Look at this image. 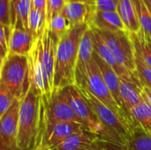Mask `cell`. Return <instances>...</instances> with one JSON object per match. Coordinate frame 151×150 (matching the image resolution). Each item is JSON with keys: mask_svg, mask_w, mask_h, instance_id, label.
<instances>
[{"mask_svg": "<svg viewBox=\"0 0 151 150\" xmlns=\"http://www.w3.org/2000/svg\"><path fill=\"white\" fill-rule=\"evenodd\" d=\"M44 134L43 98L30 86L20 99L17 146L21 150H36L42 144Z\"/></svg>", "mask_w": 151, "mask_h": 150, "instance_id": "cell-1", "label": "cell"}, {"mask_svg": "<svg viewBox=\"0 0 151 150\" xmlns=\"http://www.w3.org/2000/svg\"><path fill=\"white\" fill-rule=\"evenodd\" d=\"M88 28V24L73 26L59 39L56 53L52 94L75 84V66L79 49L81 39Z\"/></svg>", "mask_w": 151, "mask_h": 150, "instance_id": "cell-2", "label": "cell"}, {"mask_svg": "<svg viewBox=\"0 0 151 150\" xmlns=\"http://www.w3.org/2000/svg\"><path fill=\"white\" fill-rule=\"evenodd\" d=\"M0 84L4 85L15 98L21 99L30 87L27 57L9 54L1 63Z\"/></svg>", "mask_w": 151, "mask_h": 150, "instance_id": "cell-3", "label": "cell"}, {"mask_svg": "<svg viewBox=\"0 0 151 150\" xmlns=\"http://www.w3.org/2000/svg\"><path fill=\"white\" fill-rule=\"evenodd\" d=\"M79 88L96 116L111 133L112 140L126 145L133 126L127 120L115 113L111 109L104 105L88 90L82 88Z\"/></svg>", "mask_w": 151, "mask_h": 150, "instance_id": "cell-4", "label": "cell"}, {"mask_svg": "<svg viewBox=\"0 0 151 150\" xmlns=\"http://www.w3.org/2000/svg\"><path fill=\"white\" fill-rule=\"evenodd\" d=\"M59 91L72 107L75 114L81 119L88 130L97 134L103 139L113 141L109 131L100 122L88 102L85 100L80 88L75 84L67 86Z\"/></svg>", "mask_w": 151, "mask_h": 150, "instance_id": "cell-5", "label": "cell"}, {"mask_svg": "<svg viewBox=\"0 0 151 150\" xmlns=\"http://www.w3.org/2000/svg\"><path fill=\"white\" fill-rule=\"evenodd\" d=\"M78 88H86L95 97H96L100 102H102L104 105L111 109L115 113H117L119 116H120L124 119L127 120L133 126H135L134 122L128 118V116L124 111V110L115 101L114 97L112 96L110 89L108 88L103 78L101 71L94 57L88 64L85 79H84L82 85Z\"/></svg>", "mask_w": 151, "mask_h": 150, "instance_id": "cell-6", "label": "cell"}, {"mask_svg": "<svg viewBox=\"0 0 151 150\" xmlns=\"http://www.w3.org/2000/svg\"><path fill=\"white\" fill-rule=\"evenodd\" d=\"M96 30V29H94ZM111 49L118 63L132 75L136 74L134 47L127 31L107 32L96 30Z\"/></svg>", "mask_w": 151, "mask_h": 150, "instance_id": "cell-7", "label": "cell"}, {"mask_svg": "<svg viewBox=\"0 0 151 150\" xmlns=\"http://www.w3.org/2000/svg\"><path fill=\"white\" fill-rule=\"evenodd\" d=\"M42 98L44 103L45 134L55 125L61 122H76L84 126L81 119L75 114L59 90L52 94L49 98L44 96Z\"/></svg>", "mask_w": 151, "mask_h": 150, "instance_id": "cell-8", "label": "cell"}, {"mask_svg": "<svg viewBox=\"0 0 151 150\" xmlns=\"http://www.w3.org/2000/svg\"><path fill=\"white\" fill-rule=\"evenodd\" d=\"M58 42L59 37L57 36L53 32H51L48 27H46L42 36L38 38L40 57L45 70L48 85L51 91V94L53 92L55 60Z\"/></svg>", "mask_w": 151, "mask_h": 150, "instance_id": "cell-9", "label": "cell"}, {"mask_svg": "<svg viewBox=\"0 0 151 150\" xmlns=\"http://www.w3.org/2000/svg\"><path fill=\"white\" fill-rule=\"evenodd\" d=\"M20 99L15 98L10 108L0 116V144L8 147L17 146Z\"/></svg>", "mask_w": 151, "mask_h": 150, "instance_id": "cell-10", "label": "cell"}, {"mask_svg": "<svg viewBox=\"0 0 151 150\" xmlns=\"http://www.w3.org/2000/svg\"><path fill=\"white\" fill-rule=\"evenodd\" d=\"M94 57L93 31L88 28L84 34L78 53L77 63L75 66V85L81 87L84 81L88 64Z\"/></svg>", "mask_w": 151, "mask_h": 150, "instance_id": "cell-11", "label": "cell"}, {"mask_svg": "<svg viewBox=\"0 0 151 150\" xmlns=\"http://www.w3.org/2000/svg\"><path fill=\"white\" fill-rule=\"evenodd\" d=\"M142 84L141 83L139 77L135 79L120 78L119 95L122 108L131 120L132 118L130 117V111L142 100Z\"/></svg>", "mask_w": 151, "mask_h": 150, "instance_id": "cell-12", "label": "cell"}, {"mask_svg": "<svg viewBox=\"0 0 151 150\" xmlns=\"http://www.w3.org/2000/svg\"><path fill=\"white\" fill-rule=\"evenodd\" d=\"M96 11V4L73 2L66 3L61 15H63L69 21L72 27L81 24H88L89 26Z\"/></svg>", "mask_w": 151, "mask_h": 150, "instance_id": "cell-13", "label": "cell"}, {"mask_svg": "<svg viewBox=\"0 0 151 150\" xmlns=\"http://www.w3.org/2000/svg\"><path fill=\"white\" fill-rule=\"evenodd\" d=\"M92 31H93V45H94L95 53L101 59H103L105 63H107L109 65H111L115 70L117 74L119 76V78H125V79L138 78L137 73L135 75H132L127 70H126L123 66H121L118 63V61L115 58L111 49L108 47V45L105 43V42L103 40V38L97 33V31H96L94 29H92Z\"/></svg>", "mask_w": 151, "mask_h": 150, "instance_id": "cell-14", "label": "cell"}, {"mask_svg": "<svg viewBox=\"0 0 151 150\" xmlns=\"http://www.w3.org/2000/svg\"><path fill=\"white\" fill-rule=\"evenodd\" d=\"M87 127L76 122H61L55 125L46 134L42 145L46 146L50 149L56 147L71 135L79 133Z\"/></svg>", "mask_w": 151, "mask_h": 150, "instance_id": "cell-15", "label": "cell"}, {"mask_svg": "<svg viewBox=\"0 0 151 150\" xmlns=\"http://www.w3.org/2000/svg\"><path fill=\"white\" fill-rule=\"evenodd\" d=\"M89 28L107 32L127 31L117 11H104L98 10H96L89 24Z\"/></svg>", "mask_w": 151, "mask_h": 150, "instance_id": "cell-16", "label": "cell"}, {"mask_svg": "<svg viewBox=\"0 0 151 150\" xmlns=\"http://www.w3.org/2000/svg\"><path fill=\"white\" fill-rule=\"evenodd\" d=\"M98 138L101 137L88 129H84L71 135L50 150H81L88 149L91 147Z\"/></svg>", "mask_w": 151, "mask_h": 150, "instance_id": "cell-17", "label": "cell"}, {"mask_svg": "<svg viewBox=\"0 0 151 150\" xmlns=\"http://www.w3.org/2000/svg\"><path fill=\"white\" fill-rule=\"evenodd\" d=\"M35 42V39L29 32L20 28H13L10 41L9 54L27 57L33 49Z\"/></svg>", "mask_w": 151, "mask_h": 150, "instance_id": "cell-18", "label": "cell"}, {"mask_svg": "<svg viewBox=\"0 0 151 150\" xmlns=\"http://www.w3.org/2000/svg\"><path fill=\"white\" fill-rule=\"evenodd\" d=\"M94 58L101 71V73L103 75V78L110 89L112 96L114 97L117 103L122 108L121 99L119 95V83H120V78L115 72V70L109 65L107 63H105L103 59H101L94 51ZM123 109V108H122ZM129 118V117H128Z\"/></svg>", "mask_w": 151, "mask_h": 150, "instance_id": "cell-19", "label": "cell"}, {"mask_svg": "<svg viewBox=\"0 0 151 150\" xmlns=\"http://www.w3.org/2000/svg\"><path fill=\"white\" fill-rule=\"evenodd\" d=\"M32 0H12V27L28 32Z\"/></svg>", "mask_w": 151, "mask_h": 150, "instance_id": "cell-20", "label": "cell"}, {"mask_svg": "<svg viewBox=\"0 0 151 150\" xmlns=\"http://www.w3.org/2000/svg\"><path fill=\"white\" fill-rule=\"evenodd\" d=\"M117 12L129 33H138L141 30L140 23L132 0H119Z\"/></svg>", "mask_w": 151, "mask_h": 150, "instance_id": "cell-21", "label": "cell"}, {"mask_svg": "<svg viewBox=\"0 0 151 150\" xmlns=\"http://www.w3.org/2000/svg\"><path fill=\"white\" fill-rule=\"evenodd\" d=\"M134 47L135 56L140 57L151 68V40L142 30L138 33H130Z\"/></svg>", "mask_w": 151, "mask_h": 150, "instance_id": "cell-22", "label": "cell"}, {"mask_svg": "<svg viewBox=\"0 0 151 150\" xmlns=\"http://www.w3.org/2000/svg\"><path fill=\"white\" fill-rule=\"evenodd\" d=\"M130 117L135 126L151 133V106L142 100L130 111Z\"/></svg>", "mask_w": 151, "mask_h": 150, "instance_id": "cell-23", "label": "cell"}, {"mask_svg": "<svg viewBox=\"0 0 151 150\" xmlns=\"http://www.w3.org/2000/svg\"><path fill=\"white\" fill-rule=\"evenodd\" d=\"M126 146L129 150H151V133L139 126H133Z\"/></svg>", "mask_w": 151, "mask_h": 150, "instance_id": "cell-24", "label": "cell"}, {"mask_svg": "<svg viewBox=\"0 0 151 150\" xmlns=\"http://www.w3.org/2000/svg\"><path fill=\"white\" fill-rule=\"evenodd\" d=\"M46 27V15L40 12L32 4L28 18V32L33 36L35 41L42 36Z\"/></svg>", "mask_w": 151, "mask_h": 150, "instance_id": "cell-25", "label": "cell"}, {"mask_svg": "<svg viewBox=\"0 0 151 150\" xmlns=\"http://www.w3.org/2000/svg\"><path fill=\"white\" fill-rule=\"evenodd\" d=\"M135 12L140 23L141 30L151 40V14L146 7L143 0H132Z\"/></svg>", "mask_w": 151, "mask_h": 150, "instance_id": "cell-26", "label": "cell"}, {"mask_svg": "<svg viewBox=\"0 0 151 150\" xmlns=\"http://www.w3.org/2000/svg\"><path fill=\"white\" fill-rule=\"evenodd\" d=\"M47 27L60 39L72 27V26L63 15L59 14L51 19V20L47 24Z\"/></svg>", "mask_w": 151, "mask_h": 150, "instance_id": "cell-27", "label": "cell"}, {"mask_svg": "<svg viewBox=\"0 0 151 150\" xmlns=\"http://www.w3.org/2000/svg\"><path fill=\"white\" fill-rule=\"evenodd\" d=\"M13 31L12 27L0 25V58L1 63L8 57L10 52V41Z\"/></svg>", "mask_w": 151, "mask_h": 150, "instance_id": "cell-28", "label": "cell"}, {"mask_svg": "<svg viewBox=\"0 0 151 150\" xmlns=\"http://www.w3.org/2000/svg\"><path fill=\"white\" fill-rule=\"evenodd\" d=\"M136 73L142 86L151 90V68L149 67L140 57L135 56Z\"/></svg>", "mask_w": 151, "mask_h": 150, "instance_id": "cell-29", "label": "cell"}, {"mask_svg": "<svg viewBox=\"0 0 151 150\" xmlns=\"http://www.w3.org/2000/svg\"><path fill=\"white\" fill-rule=\"evenodd\" d=\"M65 4H66L65 0H47V6H46L47 24L51 20L52 18L61 14Z\"/></svg>", "mask_w": 151, "mask_h": 150, "instance_id": "cell-30", "label": "cell"}, {"mask_svg": "<svg viewBox=\"0 0 151 150\" xmlns=\"http://www.w3.org/2000/svg\"><path fill=\"white\" fill-rule=\"evenodd\" d=\"M0 25L12 27V0H0Z\"/></svg>", "mask_w": 151, "mask_h": 150, "instance_id": "cell-31", "label": "cell"}, {"mask_svg": "<svg viewBox=\"0 0 151 150\" xmlns=\"http://www.w3.org/2000/svg\"><path fill=\"white\" fill-rule=\"evenodd\" d=\"M97 150H129L125 144L98 138L93 144Z\"/></svg>", "mask_w": 151, "mask_h": 150, "instance_id": "cell-32", "label": "cell"}, {"mask_svg": "<svg viewBox=\"0 0 151 150\" xmlns=\"http://www.w3.org/2000/svg\"><path fill=\"white\" fill-rule=\"evenodd\" d=\"M15 97L2 84H0V116L5 113L10 108Z\"/></svg>", "mask_w": 151, "mask_h": 150, "instance_id": "cell-33", "label": "cell"}, {"mask_svg": "<svg viewBox=\"0 0 151 150\" xmlns=\"http://www.w3.org/2000/svg\"><path fill=\"white\" fill-rule=\"evenodd\" d=\"M119 0H96V10L104 11H117Z\"/></svg>", "mask_w": 151, "mask_h": 150, "instance_id": "cell-34", "label": "cell"}, {"mask_svg": "<svg viewBox=\"0 0 151 150\" xmlns=\"http://www.w3.org/2000/svg\"><path fill=\"white\" fill-rule=\"evenodd\" d=\"M32 4L36 10H38L42 14L46 15L47 0H32Z\"/></svg>", "mask_w": 151, "mask_h": 150, "instance_id": "cell-35", "label": "cell"}, {"mask_svg": "<svg viewBox=\"0 0 151 150\" xmlns=\"http://www.w3.org/2000/svg\"><path fill=\"white\" fill-rule=\"evenodd\" d=\"M142 96L145 102H147L151 106V90H150L147 87L142 86Z\"/></svg>", "mask_w": 151, "mask_h": 150, "instance_id": "cell-36", "label": "cell"}, {"mask_svg": "<svg viewBox=\"0 0 151 150\" xmlns=\"http://www.w3.org/2000/svg\"><path fill=\"white\" fill-rule=\"evenodd\" d=\"M66 3H73V2H81V3H88L95 4L96 0H65Z\"/></svg>", "mask_w": 151, "mask_h": 150, "instance_id": "cell-37", "label": "cell"}, {"mask_svg": "<svg viewBox=\"0 0 151 150\" xmlns=\"http://www.w3.org/2000/svg\"><path fill=\"white\" fill-rule=\"evenodd\" d=\"M0 150H21L18 147H8L4 144H0Z\"/></svg>", "mask_w": 151, "mask_h": 150, "instance_id": "cell-38", "label": "cell"}, {"mask_svg": "<svg viewBox=\"0 0 151 150\" xmlns=\"http://www.w3.org/2000/svg\"><path fill=\"white\" fill-rule=\"evenodd\" d=\"M143 2H144V4H145L146 7L148 8L149 11L150 12V14H151V0H143Z\"/></svg>", "mask_w": 151, "mask_h": 150, "instance_id": "cell-39", "label": "cell"}, {"mask_svg": "<svg viewBox=\"0 0 151 150\" xmlns=\"http://www.w3.org/2000/svg\"><path fill=\"white\" fill-rule=\"evenodd\" d=\"M36 150H50L49 148H47L46 146H44V145H41L39 148H37Z\"/></svg>", "mask_w": 151, "mask_h": 150, "instance_id": "cell-40", "label": "cell"}, {"mask_svg": "<svg viewBox=\"0 0 151 150\" xmlns=\"http://www.w3.org/2000/svg\"><path fill=\"white\" fill-rule=\"evenodd\" d=\"M81 150H97V149H96L94 145H92L91 147H89V148H88V149H84Z\"/></svg>", "mask_w": 151, "mask_h": 150, "instance_id": "cell-41", "label": "cell"}]
</instances>
